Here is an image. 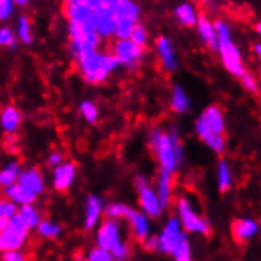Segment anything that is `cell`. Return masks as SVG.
<instances>
[{"label": "cell", "instance_id": "obj_1", "mask_svg": "<svg viewBox=\"0 0 261 261\" xmlns=\"http://www.w3.org/2000/svg\"><path fill=\"white\" fill-rule=\"evenodd\" d=\"M119 0H64L68 22V49L74 60L80 54L101 48L114 35L116 5Z\"/></svg>", "mask_w": 261, "mask_h": 261}, {"label": "cell", "instance_id": "obj_2", "mask_svg": "<svg viewBox=\"0 0 261 261\" xmlns=\"http://www.w3.org/2000/svg\"><path fill=\"white\" fill-rule=\"evenodd\" d=\"M147 143L152 155L155 157L160 170L176 173L186 160V149L179 130L173 125L170 130L153 127L149 133Z\"/></svg>", "mask_w": 261, "mask_h": 261}, {"label": "cell", "instance_id": "obj_3", "mask_svg": "<svg viewBox=\"0 0 261 261\" xmlns=\"http://www.w3.org/2000/svg\"><path fill=\"white\" fill-rule=\"evenodd\" d=\"M74 64L83 81L92 86L106 83L120 68L114 54L101 48L80 54L74 59Z\"/></svg>", "mask_w": 261, "mask_h": 261}, {"label": "cell", "instance_id": "obj_4", "mask_svg": "<svg viewBox=\"0 0 261 261\" xmlns=\"http://www.w3.org/2000/svg\"><path fill=\"white\" fill-rule=\"evenodd\" d=\"M214 27H216V35H217L216 53L220 57V62H222L223 68L229 74H233L234 78H239L247 68H245L244 57H242L239 46L234 41L233 29L229 25V22L225 19H216L214 21Z\"/></svg>", "mask_w": 261, "mask_h": 261}, {"label": "cell", "instance_id": "obj_5", "mask_svg": "<svg viewBox=\"0 0 261 261\" xmlns=\"http://www.w3.org/2000/svg\"><path fill=\"white\" fill-rule=\"evenodd\" d=\"M176 217L180 222L182 229L187 234L195 236H209L211 234V223L209 220L201 216L195 207L192 198L182 195L176 201Z\"/></svg>", "mask_w": 261, "mask_h": 261}, {"label": "cell", "instance_id": "obj_6", "mask_svg": "<svg viewBox=\"0 0 261 261\" xmlns=\"http://www.w3.org/2000/svg\"><path fill=\"white\" fill-rule=\"evenodd\" d=\"M143 8L138 0H119L116 5V22L113 38H128L133 27L141 21Z\"/></svg>", "mask_w": 261, "mask_h": 261}, {"label": "cell", "instance_id": "obj_7", "mask_svg": "<svg viewBox=\"0 0 261 261\" xmlns=\"http://www.w3.org/2000/svg\"><path fill=\"white\" fill-rule=\"evenodd\" d=\"M111 53L117 59L119 67L128 71H135L140 68L144 62V56H146V49L143 46L133 43L130 38H116L113 43Z\"/></svg>", "mask_w": 261, "mask_h": 261}, {"label": "cell", "instance_id": "obj_8", "mask_svg": "<svg viewBox=\"0 0 261 261\" xmlns=\"http://www.w3.org/2000/svg\"><path fill=\"white\" fill-rule=\"evenodd\" d=\"M133 186L138 195V204L140 209L147 214L150 219H159L163 216L165 207L162 206L159 195L155 193V189L150 184V180L144 174H138L133 180Z\"/></svg>", "mask_w": 261, "mask_h": 261}, {"label": "cell", "instance_id": "obj_9", "mask_svg": "<svg viewBox=\"0 0 261 261\" xmlns=\"http://www.w3.org/2000/svg\"><path fill=\"white\" fill-rule=\"evenodd\" d=\"M122 242H125L122 222L119 219L111 217L101 219V222L95 228V245L111 253Z\"/></svg>", "mask_w": 261, "mask_h": 261}, {"label": "cell", "instance_id": "obj_10", "mask_svg": "<svg viewBox=\"0 0 261 261\" xmlns=\"http://www.w3.org/2000/svg\"><path fill=\"white\" fill-rule=\"evenodd\" d=\"M30 236V228L22 220V217L16 212L14 216L8 220L7 226L0 231V241H2L4 250L11 249H24L25 244L29 242Z\"/></svg>", "mask_w": 261, "mask_h": 261}, {"label": "cell", "instance_id": "obj_11", "mask_svg": "<svg viewBox=\"0 0 261 261\" xmlns=\"http://www.w3.org/2000/svg\"><path fill=\"white\" fill-rule=\"evenodd\" d=\"M184 234V229L180 226V222L176 216L168 217L166 222L163 223L160 233L155 236V252L157 255H163V256H170L176 242L179 241V238Z\"/></svg>", "mask_w": 261, "mask_h": 261}, {"label": "cell", "instance_id": "obj_12", "mask_svg": "<svg viewBox=\"0 0 261 261\" xmlns=\"http://www.w3.org/2000/svg\"><path fill=\"white\" fill-rule=\"evenodd\" d=\"M76 177H78V166L70 160H65L53 168V176H51L53 189L59 193H67L74 186Z\"/></svg>", "mask_w": 261, "mask_h": 261}, {"label": "cell", "instance_id": "obj_13", "mask_svg": "<svg viewBox=\"0 0 261 261\" xmlns=\"http://www.w3.org/2000/svg\"><path fill=\"white\" fill-rule=\"evenodd\" d=\"M153 48H155L157 57H159L165 71H168V73L177 71V68L180 65L179 56H177V51L174 48V43L170 37H166V35L157 37L155 43H153Z\"/></svg>", "mask_w": 261, "mask_h": 261}, {"label": "cell", "instance_id": "obj_14", "mask_svg": "<svg viewBox=\"0 0 261 261\" xmlns=\"http://www.w3.org/2000/svg\"><path fill=\"white\" fill-rule=\"evenodd\" d=\"M195 133H196V136H198V140L201 141L204 146H207L212 152L219 153V155H222V153L226 152L228 143H226V140H225V135H220V133L212 132L199 117H198L196 122H195Z\"/></svg>", "mask_w": 261, "mask_h": 261}, {"label": "cell", "instance_id": "obj_15", "mask_svg": "<svg viewBox=\"0 0 261 261\" xmlns=\"http://www.w3.org/2000/svg\"><path fill=\"white\" fill-rule=\"evenodd\" d=\"M106 201L98 195H89L84 204V217H83V228L86 231H94L97 225L103 219Z\"/></svg>", "mask_w": 261, "mask_h": 261}, {"label": "cell", "instance_id": "obj_16", "mask_svg": "<svg viewBox=\"0 0 261 261\" xmlns=\"http://www.w3.org/2000/svg\"><path fill=\"white\" fill-rule=\"evenodd\" d=\"M125 220L130 225V233L135 238V241L138 242H143L146 238H149L152 234V219L144 214L141 209L136 211V209H130Z\"/></svg>", "mask_w": 261, "mask_h": 261}, {"label": "cell", "instance_id": "obj_17", "mask_svg": "<svg viewBox=\"0 0 261 261\" xmlns=\"http://www.w3.org/2000/svg\"><path fill=\"white\" fill-rule=\"evenodd\" d=\"M153 189H155V193L159 195L160 203L166 211L170 207L173 201V195H174V174L166 170H159L155 182H153Z\"/></svg>", "mask_w": 261, "mask_h": 261}, {"label": "cell", "instance_id": "obj_18", "mask_svg": "<svg viewBox=\"0 0 261 261\" xmlns=\"http://www.w3.org/2000/svg\"><path fill=\"white\" fill-rule=\"evenodd\" d=\"M231 233L236 242L247 244L252 239H255L259 233V223L252 217H241L233 222Z\"/></svg>", "mask_w": 261, "mask_h": 261}, {"label": "cell", "instance_id": "obj_19", "mask_svg": "<svg viewBox=\"0 0 261 261\" xmlns=\"http://www.w3.org/2000/svg\"><path fill=\"white\" fill-rule=\"evenodd\" d=\"M22 125V113L18 106L5 105L0 110V128L7 135L18 133Z\"/></svg>", "mask_w": 261, "mask_h": 261}, {"label": "cell", "instance_id": "obj_20", "mask_svg": "<svg viewBox=\"0 0 261 261\" xmlns=\"http://www.w3.org/2000/svg\"><path fill=\"white\" fill-rule=\"evenodd\" d=\"M18 182L21 184V186H24L25 189H29L30 192H34L37 196H40V195H43L46 192L44 176L35 166H30V168H25V170H21Z\"/></svg>", "mask_w": 261, "mask_h": 261}, {"label": "cell", "instance_id": "obj_21", "mask_svg": "<svg viewBox=\"0 0 261 261\" xmlns=\"http://www.w3.org/2000/svg\"><path fill=\"white\" fill-rule=\"evenodd\" d=\"M196 32L199 37V41H201L206 48H209L211 51L217 49V35H216V27H214V21L209 19L206 14H199L198 21H196Z\"/></svg>", "mask_w": 261, "mask_h": 261}, {"label": "cell", "instance_id": "obj_22", "mask_svg": "<svg viewBox=\"0 0 261 261\" xmlns=\"http://www.w3.org/2000/svg\"><path fill=\"white\" fill-rule=\"evenodd\" d=\"M204 124L216 133L225 135L226 132V120H225V114L223 110L220 108L219 105H209L203 110L201 116H199Z\"/></svg>", "mask_w": 261, "mask_h": 261}, {"label": "cell", "instance_id": "obj_23", "mask_svg": "<svg viewBox=\"0 0 261 261\" xmlns=\"http://www.w3.org/2000/svg\"><path fill=\"white\" fill-rule=\"evenodd\" d=\"M0 190H2V195L5 198H8L10 201H13L18 206L37 203V199H38V196L34 192H30L29 189L21 186L19 182H14V184H11V186H8L5 189H0Z\"/></svg>", "mask_w": 261, "mask_h": 261}, {"label": "cell", "instance_id": "obj_24", "mask_svg": "<svg viewBox=\"0 0 261 261\" xmlns=\"http://www.w3.org/2000/svg\"><path fill=\"white\" fill-rule=\"evenodd\" d=\"M174 19L176 22L184 27V29H192L196 25L198 16H199V11L196 8V5L193 2H180L179 5L174 7Z\"/></svg>", "mask_w": 261, "mask_h": 261}, {"label": "cell", "instance_id": "obj_25", "mask_svg": "<svg viewBox=\"0 0 261 261\" xmlns=\"http://www.w3.org/2000/svg\"><path fill=\"white\" fill-rule=\"evenodd\" d=\"M170 108L176 114H187L192 110V98L180 84H174L170 95Z\"/></svg>", "mask_w": 261, "mask_h": 261}, {"label": "cell", "instance_id": "obj_26", "mask_svg": "<svg viewBox=\"0 0 261 261\" xmlns=\"http://www.w3.org/2000/svg\"><path fill=\"white\" fill-rule=\"evenodd\" d=\"M216 182L217 187L222 193H226L229 190H233L234 187V171L233 166L228 160H220L216 168Z\"/></svg>", "mask_w": 261, "mask_h": 261}, {"label": "cell", "instance_id": "obj_27", "mask_svg": "<svg viewBox=\"0 0 261 261\" xmlns=\"http://www.w3.org/2000/svg\"><path fill=\"white\" fill-rule=\"evenodd\" d=\"M14 35H16L18 41L24 46H30L35 41V35H34V25L32 21H30L29 16L25 14H21L16 19V25H14Z\"/></svg>", "mask_w": 261, "mask_h": 261}, {"label": "cell", "instance_id": "obj_28", "mask_svg": "<svg viewBox=\"0 0 261 261\" xmlns=\"http://www.w3.org/2000/svg\"><path fill=\"white\" fill-rule=\"evenodd\" d=\"M35 231L40 238L48 239V241H60L64 238V226L48 219H41L35 228Z\"/></svg>", "mask_w": 261, "mask_h": 261}, {"label": "cell", "instance_id": "obj_29", "mask_svg": "<svg viewBox=\"0 0 261 261\" xmlns=\"http://www.w3.org/2000/svg\"><path fill=\"white\" fill-rule=\"evenodd\" d=\"M22 166L18 160H10L0 168V189H5L11 184L18 182Z\"/></svg>", "mask_w": 261, "mask_h": 261}, {"label": "cell", "instance_id": "obj_30", "mask_svg": "<svg viewBox=\"0 0 261 261\" xmlns=\"http://www.w3.org/2000/svg\"><path fill=\"white\" fill-rule=\"evenodd\" d=\"M173 259L176 261H190L193 258V250H192V244H190V238L189 234L184 231V234L179 238V241L176 242L174 249L170 255Z\"/></svg>", "mask_w": 261, "mask_h": 261}, {"label": "cell", "instance_id": "obj_31", "mask_svg": "<svg viewBox=\"0 0 261 261\" xmlns=\"http://www.w3.org/2000/svg\"><path fill=\"white\" fill-rule=\"evenodd\" d=\"M18 214L22 217V220L27 223V226L30 228V231L37 228V225L40 223V220L43 219L41 211L35 206V203L30 204H22L18 207Z\"/></svg>", "mask_w": 261, "mask_h": 261}, {"label": "cell", "instance_id": "obj_32", "mask_svg": "<svg viewBox=\"0 0 261 261\" xmlns=\"http://www.w3.org/2000/svg\"><path fill=\"white\" fill-rule=\"evenodd\" d=\"M80 114L89 125H95L100 120V110L97 103L92 100H83L80 103Z\"/></svg>", "mask_w": 261, "mask_h": 261}, {"label": "cell", "instance_id": "obj_33", "mask_svg": "<svg viewBox=\"0 0 261 261\" xmlns=\"http://www.w3.org/2000/svg\"><path fill=\"white\" fill-rule=\"evenodd\" d=\"M132 207L122 201H113V203H106L103 216L105 217H111V219H119V220H125L127 214Z\"/></svg>", "mask_w": 261, "mask_h": 261}, {"label": "cell", "instance_id": "obj_34", "mask_svg": "<svg viewBox=\"0 0 261 261\" xmlns=\"http://www.w3.org/2000/svg\"><path fill=\"white\" fill-rule=\"evenodd\" d=\"M18 38L14 35V29H11L10 25L0 22V48H7L10 51H14L18 48Z\"/></svg>", "mask_w": 261, "mask_h": 261}, {"label": "cell", "instance_id": "obj_35", "mask_svg": "<svg viewBox=\"0 0 261 261\" xmlns=\"http://www.w3.org/2000/svg\"><path fill=\"white\" fill-rule=\"evenodd\" d=\"M18 204H14L13 201H10L8 198H5L4 195L0 196V231L7 226L8 220L18 212Z\"/></svg>", "mask_w": 261, "mask_h": 261}, {"label": "cell", "instance_id": "obj_36", "mask_svg": "<svg viewBox=\"0 0 261 261\" xmlns=\"http://www.w3.org/2000/svg\"><path fill=\"white\" fill-rule=\"evenodd\" d=\"M128 38H130L133 43H136V44L143 46V48H146L150 37H149V30H147V27L140 21V22H138V24L133 27V30H132V34H130Z\"/></svg>", "mask_w": 261, "mask_h": 261}, {"label": "cell", "instance_id": "obj_37", "mask_svg": "<svg viewBox=\"0 0 261 261\" xmlns=\"http://www.w3.org/2000/svg\"><path fill=\"white\" fill-rule=\"evenodd\" d=\"M239 80H241V86H242V89L245 92H249V94H253V95H256L259 92V84H258V80H256V76L253 73L245 70L239 76Z\"/></svg>", "mask_w": 261, "mask_h": 261}, {"label": "cell", "instance_id": "obj_38", "mask_svg": "<svg viewBox=\"0 0 261 261\" xmlns=\"http://www.w3.org/2000/svg\"><path fill=\"white\" fill-rule=\"evenodd\" d=\"M84 259H87V261H114L113 259V255L108 250L98 247V245L89 249L87 253H86V256H84Z\"/></svg>", "mask_w": 261, "mask_h": 261}, {"label": "cell", "instance_id": "obj_39", "mask_svg": "<svg viewBox=\"0 0 261 261\" xmlns=\"http://www.w3.org/2000/svg\"><path fill=\"white\" fill-rule=\"evenodd\" d=\"M14 10H16V5L13 0H0V22H10L14 16Z\"/></svg>", "mask_w": 261, "mask_h": 261}, {"label": "cell", "instance_id": "obj_40", "mask_svg": "<svg viewBox=\"0 0 261 261\" xmlns=\"http://www.w3.org/2000/svg\"><path fill=\"white\" fill-rule=\"evenodd\" d=\"M2 261H25L27 255L22 252V249H11V250H4L0 255Z\"/></svg>", "mask_w": 261, "mask_h": 261}, {"label": "cell", "instance_id": "obj_41", "mask_svg": "<svg viewBox=\"0 0 261 261\" xmlns=\"http://www.w3.org/2000/svg\"><path fill=\"white\" fill-rule=\"evenodd\" d=\"M67 159H65V153L62 152V150H53V152H49V155L46 157V165H48L51 170L54 166H57V165H60L62 162H65Z\"/></svg>", "mask_w": 261, "mask_h": 261}, {"label": "cell", "instance_id": "obj_42", "mask_svg": "<svg viewBox=\"0 0 261 261\" xmlns=\"http://www.w3.org/2000/svg\"><path fill=\"white\" fill-rule=\"evenodd\" d=\"M141 244H143L144 250H147V252H153V250H155V236L150 234V236H149V238H146Z\"/></svg>", "mask_w": 261, "mask_h": 261}, {"label": "cell", "instance_id": "obj_43", "mask_svg": "<svg viewBox=\"0 0 261 261\" xmlns=\"http://www.w3.org/2000/svg\"><path fill=\"white\" fill-rule=\"evenodd\" d=\"M16 8H27L30 5V0H13Z\"/></svg>", "mask_w": 261, "mask_h": 261}, {"label": "cell", "instance_id": "obj_44", "mask_svg": "<svg viewBox=\"0 0 261 261\" xmlns=\"http://www.w3.org/2000/svg\"><path fill=\"white\" fill-rule=\"evenodd\" d=\"M253 51H255V54L259 57L261 56V44H259V41H256L255 44H253Z\"/></svg>", "mask_w": 261, "mask_h": 261}, {"label": "cell", "instance_id": "obj_45", "mask_svg": "<svg viewBox=\"0 0 261 261\" xmlns=\"http://www.w3.org/2000/svg\"><path fill=\"white\" fill-rule=\"evenodd\" d=\"M259 25H261L259 22H256V24H255V30H256V34H258V35L261 34V27H259Z\"/></svg>", "mask_w": 261, "mask_h": 261}, {"label": "cell", "instance_id": "obj_46", "mask_svg": "<svg viewBox=\"0 0 261 261\" xmlns=\"http://www.w3.org/2000/svg\"><path fill=\"white\" fill-rule=\"evenodd\" d=\"M198 2H199V4H204V5H206V4H209V2H211V0H198Z\"/></svg>", "mask_w": 261, "mask_h": 261}, {"label": "cell", "instance_id": "obj_47", "mask_svg": "<svg viewBox=\"0 0 261 261\" xmlns=\"http://www.w3.org/2000/svg\"><path fill=\"white\" fill-rule=\"evenodd\" d=\"M2 252H4V247H2V241H0V255H2Z\"/></svg>", "mask_w": 261, "mask_h": 261}]
</instances>
